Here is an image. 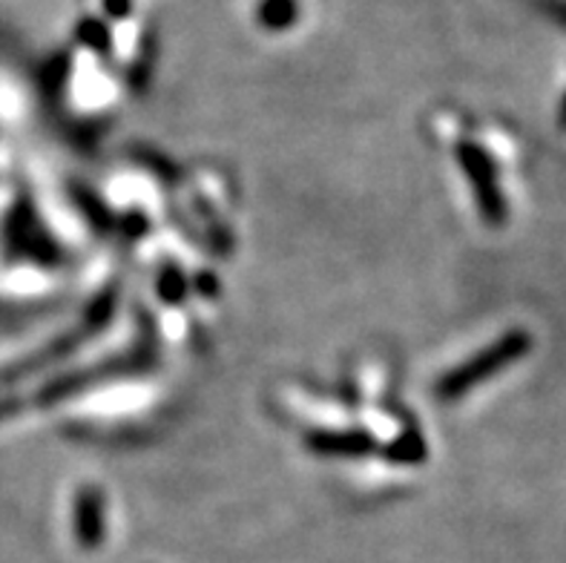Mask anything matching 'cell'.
<instances>
[{"mask_svg": "<svg viewBox=\"0 0 566 563\" xmlns=\"http://www.w3.org/2000/svg\"><path fill=\"white\" fill-rule=\"evenodd\" d=\"M526 345H530L526 334L506 336V340H503V343H497L495 348H489L481 359H472V363H469L467 368H463V372L452 374V377L446 379L443 392L446 394L467 392V388L474 383V379L489 377V374H495L497 368H503V365L512 363V359H515V357H521V354H524V351H526Z\"/></svg>", "mask_w": 566, "mask_h": 563, "instance_id": "obj_1", "label": "cell"}, {"mask_svg": "<svg viewBox=\"0 0 566 563\" xmlns=\"http://www.w3.org/2000/svg\"><path fill=\"white\" fill-rule=\"evenodd\" d=\"M294 14V0H268L265 7H262V23L265 27H285V23H291Z\"/></svg>", "mask_w": 566, "mask_h": 563, "instance_id": "obj_2", "label": "cell"}]
</instances>
